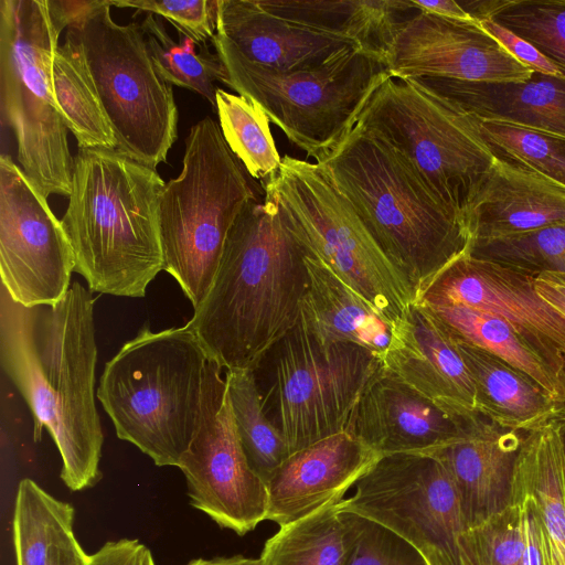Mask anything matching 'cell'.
Instances as JSON below:
<instances>
[{
    "instance_id": "cell-1",
    "label": "cell",
    "mask_w": 565,
    "mask_h": 565,
    "mask_svg": "<svg viewBox=\"0 0 565 565\" xmlns=\"http://www.w3.org/2000/svg\"><path fill=\"white\" fill-rule=\"evenodd\" d=\"M93 292L74 281L55 305L25 307L0 287V361L29 405L34 441L45 428L72 491L95 486L104 435L95 398Z\"/></svg>"
},
{
    "instance_id": "cell-2",
    "label": "cell",
    "mask_w": 565,
    "mask_h": 565,
    "mask_svg": "<svg viewBox=\"0 0 565 565\" xmlns=\"http://www.w3.org/2000/svg\"><path fill=\"white\" fill-rule=\"evenodd\" d=\"M302 246L267 193L235 220L213 281L186 326L223 370H255L297 324L307 290Z\"/></svg>"
},
{
    "instance_id": "cell-3",
    "label": "cell",
    "mask_w": 565,
    "mask_h": 565,
    "mask_svg": "<svg viewBox=\"0 0 565 565\" xmlns=\"http://www.w3.org/2000/svg\"><path fill=\"white\" fill-rule=\"evenodd\" d=\"M156 169L117 148L78 147L61 222L92 292L141 298L163 269Z\"/></svg>"
},
{
    "instance_id": "cell-4",
    "label": "cell",
    "mask_w": 565,
    "mask_h": 565,
    "mask_svg": "<svg viewBox=\"0 0 565 565\" xmlns=\"http://www.w3.org/2000/svg\"><path fill=\"white\" fill-rule=\"evenodd\" d=\"M321 166L417 297L450 264L470 255V232L384 140L355 126Z\"/></svg>"
},
{
    "instance_id": "cell-5",
    "label": "cell",
    "mask_w": 565,
    "mask_h": 565,
    "mask_svg": "<svg viewBox=\"0 0 565 565\" xmlns=\"http://www.w3.org/2000/svg\"><path fill=\"white\" fill-rule=\"evenodd\" d=\"M209 356L185 324L143 327L105 364L96 392L117 437L179 467L198 429Z\"/></svg>"
},
{
    "instance_id": "cell-6",
    "label": "cell",
    "mask_w": 565,
    "mask_h": 565,
    "mask_svg": "<svg viewBox=\"0 0 565 565\" xmlns=\"http://www.w3.org/2000/svg\"><path fill=\"white\" fill-rule=\"evenodd\" d=\"M66 29L50 0H0V114L21 169L47 198H68L74 157L56 105L52 66Z\"/></svg>"
},
{
    "instance_id": "cell-7",
    "label": "cell",
    "mask_w": 565,
    "mask_h": 565,
    "mask_svg": "<svg viewBox=\"0 0 565 565\" xmlns=\"http://www.w3.org/2000/svg\"><path fill=\"white\" fill-rule=\"evenodd\" d=\"M184 150L180 174L162 189L159 220L163 270L195 308L213 281L235 220L257 198L211 117L190 128Z\"/></svg>"
},
{
    "instance_id": "cell-8",
    "label": "cell",
    "mask_w": 565,
    "mask_h": 565,
    "mask_svg": "<svg viewBox=\"0 0 565 565\" xmlns=\"http://www.w3.org/2000/svg\"><path fill=\"white\" fill-rule=\"evenodd\" d=\"M215 54L225 85L255 102L290 142L324 163L356 126L359 117L391 76L386 62L356 46L320 65L278 71L224 49Z\"/></svg>"
},
{
    "instance_id": "cell-9",
    "label": "cell",
    "mask_w": 565,
    "mask_h": 565,
    "mask_svg": "<svg viewBox=\"0 0 565 565\" xmlns=\"http://www.w3.org/2000/svg\"><path fill=\"white\" fill-rule=\"evenodd\" d=\"M307 256L322 262L391 326L417 300L349 201L319 163L284 156L264 182Z\"/></svg>"
},
{
    "instance_id": "cell-10",
    "label": "cell",
    "mask_w": 565,
    "mask_h": 565,
    "mask_svg": "<svg viewBox=\"0 0 565 565\" xmlns=\"http://www.w3.org/2000/svg\"><path fill=\"white\" fill-rule=\"evenodd\" d=\"M356 127L404 157L439 204L468 230L470 205L497 160L470 115L416 79L390 77Z\"/></svg>"
},
{
    "instance_id": "cell-11",
    "label": "cell",
    "mask_w": 565,
    "mask_h": 565,
    "mask_svg": "<svg viewBox=\"0 0 565 565\" xmlns=\"http://www.w3.org/2000/svg\"><path fill=\"white\" fill-rule=\"evenodd\" d=\"M109 0H92L67 26L81 47L117 149L156 169L178 137L172 85L157 71L141 24L117 23Z\"/></svg>"
},
{
    "instance_id": "cell-12",
    "label": "cell",
    "mask_w": 565,
    "mask_h": 565,
    "mask_svg": "<svg viewBox=\"0 0 565 565\" xmlns=\"http://www.w3.org/2000/svg\"><path fill=\"white\" fill-rule=\"evenodd\" d=\"M271 386L264 403L291 455L347 431L365 385L380 359L353 343L322 344L301 315L274 348Z\"/></svg>"
},
{
    "instance_id": "cell-13",
    "label": "cell",
    "mask_w": 565,
    "mask_h": 565,
    "mask_svg": "<svg viewBox=\"0 0 565 565\" xmlns=\"http://www.w3.org/2000/svg\"><path fill=\"white\" fill-rule=\"evenodd\" d=\"M341 501L344 511L397 534L429 565H461L458 537L466 531L456 487L445 467L422 452L383 455Z\"/></svg>"
},
{
    "instance_id": "cell-14",
    "label": "cell",
    "mask_w": 565,
    "mask_h": 565,
    "mask_svg": "<svg viewBox=\"0 0 565 565\" xmlns=\"http://www.w3.org/2000/svg\"><path fill=\"white\" fill-rule=\"evenodd\" d=\"M222 371L209 359L200 422L178 468L191 505L221 527L245 535L266 520L268 493L244 454Z\"/></svg>"
},
{
    "instance_id": "cell-15",
    "label": "cell",
    "mask_w": 565,
    "mask_h": 565,
    "mask_svg": "<svg viewBox=\"0 0 565 565\" xmlns=\"http://www.w3.org/2000/svg\"><path fill=\"white\" fill-rule=\"evenodd\" d=\"M46 199L10 156L1 154V286L25 307L61 301L75 271L73 248Z\"/></svg>"
},
{
    "instance_id": "cell-16",
    "label": "cell",
    "mask_w": 565,
    "mask_h": 565,
    "mask_svg": "<svg viewBox=\"0 0 565 565\" xmlns=\"http://www.w3.org/2000/svg\"><path fill=\"white\" fill-rule=\"evenodd\" d=\"M532 275L466 255L418 295L425 306H463L511 324L557 371L565 369V317L542 299Z\"/></svg>"
},
{
    "instance_id": "cell-17",
    "label": "cell",
    "mask_w": 565,
    "mask_h": 565,
    "mask_svg": "<svg viewBox=\"0 0 565 565\" xmlns=\"http://www.w3.org/2000/svg\"><path fill=\"white\" fill-rule=\"evenodd\" d=\"M392 77L523 82L533 70L514 58L476 21L419 11L395 32L385 55Z\"/></svg>"
},
{
    "instance_id": "cell-18",
    "label": "cell",
    "mask_w": 565,
    "mask_h": 565,
    "mask_svg": "<svg viewBox=\"0 0 565 565\" xmlns=\"http://www.w3.org/2000/svg\"><path fill=\"white\" fill-rule=\"evenodd\" d=\"M381 366L445 412L477 413L475 385L448 328L425 306L414 302L391 329Z\"/></svg>"
},
{
    "instance_id": "cell-19",
    "label": "cell",
    "mask_w": 565,
    "mask_h": 565,
    "mask_svg": "<svg viewBox=\"0 0 565 565\" xmlns=\"http://www.w3.org/2000/svg\"><path fill=\"white\" fill-rule=\"evenodd\" d=\"M527 431L504 428L479 413L462 418L454 441L429 450L449 473L466 530L513 504L516 461Z\"/></svg>"
},
{
    "instance_id": "cell-20",
    "label": "cell",
    "mask_w": 565,
    "mask_h": 565,
    "mask_svg": "<svg viewBox=\"0 0 565 565\" xmlns=\"http://www.w3.org/2000/svg\"><path fill=\"white\" fill-rule=\"evenodd\" d=\"M381 457L349 430L289 455L266 482V520L284 526L342 501Z\"/></svg>"
},
{
    "instance_id": "cell-21",
    "label": "cell",
    "mask_w": 565,
    "mask_h": 565,
    "mask_svg": "<svg viewBox=\"0 0 565 565\" xmlns=\"http://www.w3.org/2000/svg\"><path fill=\"white\" fill-rule=\"evenodd\" d=\"M462 418L380 365L359 397L348 430L382 456L427 452L458 438Z\"/></svg>"
},
{
    "instance_id": "cell-22",
    "label": "cell",
    "mask_w": 565,
    "mask_h": 565,
    "mask_svg": "<svg viewBox=\"0 0 565 565\" xmlns=\"http://www.w3.org/2000/svg\"><path fill=\"white\" fill-rule=\"evenodd\" d=\"M214 49L256 65L296 71L322 64L352 42L277 17L257 0H217ZM358 47V46H356Z\"/></svg>"
},
{
    "instance_id": "cell-23",
    "label": "cell",
    "mask_w": 565,
    "mask_h": 565,
    "mask_svg": "<svg viewBox=\"0 0 565 565\" xmlns=\"http://www.w3.org/2000/svg\"><path fill=\"white\" fill-rule=\"evenodd\" d=\"M565 224V188L519 162L497 157L467 215L475 241Z\"/></svg>"
},
{
    "instance_id": "cell-24",
    "label": "cell",
    "mask_w": 565,
    "mask_h": 565,
    "mask_svg": "<svg viewBox=\"0 0 565 565\" xmlns=\"http://www.w3.org/2000/svg\"><path fill=\"white\" fill-rule=\"evenodd\" d=\"M473 118L498 121L565 139V78L540 72L523 82L417 78Z\"/></svg>"
},
{
    "instance_id": "cell-25",
    "label": "cell",
    "mask_w": 565,
    "mask_h": 565,
    "mask_svg": "<svg viewBox=\"0 0 565 565\" xmlns=\"http://www.w3.org/2000/svg\"><path fill=\"white\" fill-rule=\"evenodd\" d=\"M307 290L301 317L322 344L353 343L379 359L391 340V326L322 262L306 256Z\"/></svg>"
},
{
    "instance_id": "cell-26",
    "label": "cell",
    "mask_w": 565,
    "mask_h": 565,
    "mask_svg": "<svg viewBox=\"0 0 565 565\" xmlns=\"http://www.w3.org/2000/svg\"><path fill=\"white\" fill-rule=\"evenodd\" d=\"M266 11L385 55L398 26L419 12L413 0H257Z\"/></svg>"
},
{
    "instance_id": "cell-27",
    "label": "cell",
    "mask_w": 565,
    "mask_h": 565,
    "mask_svg": "<svg viewBox=\"0 0 565 565\" xmlns=\"http://www.w3.org/2000/svg\"><path fill=\"white\" fill-rule=\"evenodd\" d=\"M455 339L473 381L477 413L518 431L552 422L556 401L535 380L490 352Z\"/></svg>"
},
{
    "instance_id": "cell-28",
    "label": "cell",
    "mask_w": 565,
    "mask_h": 565,
    "mask_svg": "<svg viewBox=\"0 0 565 565\" xmlns=\"http://www.w3.org/2000/svg\"><path fill=\"white\" fill-rule=\"evenodd\" d=\"M514 488L533 502L545 565H565V462L557 422L525 434Z\"/></svg>"
},
{
    "instance_id": "cell-29",
    "label": "cell",
    "mask_w": 565,
    "mask_h": 565,
    "mask_svg": "<svg viewBox=\"0 0 565 565\" xmlns=\"http://www.w3.org/2000/svg\"><path fill=\"white\" fill-rule=\"evenodd\" d=\"M425 306V305H423ZM465 342L483 349L526 373L557 402L565 395V373L554 369L511 324L463 306H425Z\"/></svg>"
},
{
    "instance_id": "cell-30",
    "label": "cell",
    "mask_w": 565,
    "mask_h": 565,
    "mask_svg": "<svg viewBox=\"0 0 565 565\" xmlns=\"http://www.w3.org/2000/svg\"><path fill=\"white\" fill-rule=\"evenodd\" d=\"M352 540V514L340 501L280 526L259 558L263 565H344Z\"/></svg>"
},
{
    "instance_id": "cell-31",
    "label": "cell",
    "mask_w": 565,
    "mask_h": 565,
    "mask_svg": "<svg viewBox=\"0 0 565 565\" xmlns=\"http://www.w3.org/2000/svg\"><path fill=\"white\" fill-rule=\"evenodd\" d=\"M52 84L56 105L78 147L117 148L84 54L67 35L54 54Z\"/></svg>"
},
{
    "instance_id": "cell-32",
    "label": "cell",
    "mask_w": 565,
    "mask_h": 565,
    "mask_svg": "<svg viewBox=\"0 0 565 565\" xmlns=\"http://www.w3.org/2000/svg\"><path fill=\"white\" fill-rule=\"evenodd\" d=\"M75 510L35 481L19 482L13 511V545L17 565H49L58 550L76 540Z\"/></svg>"
},
{
    "instance_id": "cell-33",
    "label": "cell",
    "mask_w": 565,
    "mask_h": 565,
    "mask_svg": "<svg viewBox=\"0 0 565 565\" xmlns=\"http://www.w3.org/2000/svg\"><path fill=\"white\" fill-rule=\"evenodd\" d=\"M232 412L244 454L266 483L289 456L285 439L265 412L253 370L225 372Z\"/></svg>"
},
{
    "instance_id": "cell-34",
    "label": "cell",
    "mask_w": 565,
    "mask_h": 565,
    "mask_svg": "<svg viewBox=\"0 0 565 565\" xmlns=\"http://www.w3.org/2000/svg\"><path fill=\"white\" fill-rule=\"evenodd\" d=\"M215 109L224 140L254 179L267 181L279 170L278 153L267 114L258 104L217 88Z\"/></svg>"
},
{
    "instance_id": "cell-35",
    "label": "cell",
    "mask_w": 565,
    "mask_h": 565,
    "mask_svg": "<svg viewBox=\"0 0 565 565\" xmlns=\"http://www.w3.org/2000/svg\"><path fill=\"white\" fill-rule=\"evenodd\" d=\"M141 29L152 62L162 78L171 85L198 93L215 107V83L226 82L217 55L210 53L206 47L198 52L195 47L199 43L189 36L181 38V43H177L156 14L148 13Z\"/></svg>"
},
{
    "instance_id": "cell-36",
    "label": "cell",
    "mask_w": 565,
    "mask_h": 565,
    "mask_svg": "<svg viewBox=\"0 0 565 565\" xmlns=\"http://www.w3.org/2000/svg\"><path fill=\"white\" fill-rule=\"evenodd\" d=\"M470 255L532 276L565 270V224L475 241Z\"/></svg>"
},
{
    "instance_id": "cell-37",
    "label": "cell",
    "mask_w": 565,
    "mask_h": 565,
    "mask_svg": "<svg viewBox=\"0 0 565 565\" xmlns=\"http://www.w3.org/2000/svg\"><path fill=\"white\" fill-rule=\"evenodd\" d=\"M473 120L497 157L519 162L565 188L564 138L498 121Z\"/></svg>"
},
{
    "instance_id": "cell-38",
    "label": "cell",
    "mask_w": 565,
    "mask_h": 565,
    "mask_svg": "<svg viewBox=\"0 0 565 565\" xmlns=\"http://www.w3.org/2000/svg\"><path fill=\"white\" fill-rule=\"evenodd\" d=\"M491 20L531 43L565 78V0H505Z\"/></svg>"
},
{
    "instance_id": "cell-39",
    "label": "cell",
    "mask_w": 565,
    "mask_h": 565,
    "mask_svg": "<svg viewBox=\"0 0 565 565\" xmlns=\"http://www.w3.org/2000/svg\"><path fill=\"white\" fill-rule=\"evenodd\" d=\"M458 547L461 565H525L521 504L513 502L501 513L463 531Z\"/></svg>"
},
{
    "instance_id": "cell-40",
    "label": "cell",
    "mask_w": 565,
    "mask_h": 565,
    "mask_svg": "<svg viewBox=\"0 0 565 565\" xmlns=\"http://www.w3.org/2000/svg\"><path fill=\"white\" fill-rule=\"evenodd\" d=\"M353 540L344 565H429L411 543L381 524L351 512Z\"/></svg>"
},
{
    "instance_id": "cell-41",
    "label": "cell",
    "mask_w": 565,
    "mask_h": 565,
    "mask_svg": "<svg viewBox=\"0 0 565 565\" xmlns=\"http://www.w3.org/2000/svg\"><path fill=\"white\" fill-rule=\"evenodd\" d=\"M111 7L147 11L167 19L184 36L199 44L212 40L216 31L217 0H109Z\"/></svg>"
},
{
    "instance_id": "cell-42",
    "label": "cell",
    "mask_w": 565,
    "mask_h": 565,
    "mask_svg": "<svg viewBox=\"0 0 565 565\" xmlns=\"http://www.w3.org/2000/svg\"><path fill=\"white\" fill-rule=\"evenodd\" d=\"M479 23L508 53L525 66L542 74L562 76L557 68L524 39L491 19Z\"/></svg>"
},
{
    "instance_id": "cell-43",
    "label": "cell",
    "mask_w": 565,
    "mask_h": 565,
    "mask_svg": "<svg viewBox=\"0 0 565 565\" xmlns=\"http://www.w3.org/2000/svg\"><path fill=\"white\" fill-rule=\"evenodd\" d=\"M147 550L134 539L109 541L90 555V565H142Z\"/></svg>"
},
{
    "instance_id": "cell-44",
    "label": "cell",
    "mask_w": 565,
    "mask_h": 565,
    "mask_svg": "<svg viewBox=\"0 0 565 565\" xmlns=\"http://www.w3.org/2000/svg\"><path fill=\"white\" fill-rule=\"evenodd\" d=\"M533 285L539 296L565 317V270L537 274Z\"/></svg>"
},
{
    "instance_id": "cell-45",
    "label": "cell",
    "mask_w": 565,
    "mask_h": 565,
    "mask_svg": "<svg viewBox=\"0 0 565 565\" xmlns=\"http://www.w3.org/2000/svg\"><path fill=\"white\" fill-rule=\"evenodd\" d=\"M413 3L417 9L424 12L433 13L439 17L455 19V20H463V21H475L460 6L459 2L454 0H434V1H422V0H413Z\"/></svg>"
},
{
    "instance_id": "cell-46",
    "label": "cell",
    "mask_w": 565,
    "mask_h": 565,
    "mask_svg": "<svg viewBox=\"0 0 565 565\" xmlns=\"http://www.w3.org/2000/svg\"><path fill=\"white\" fill-rule=\"evenodd\" d=\"M49 565H90V555H87L77 540L57 551Z\"/></svg>"
},
{
    "instance_id": "cell-47",
    "label": "cell",
    "mask_w": 565,
    "mask_h": 565,
    "mask_svg": "<svg viewBox=\"0 0 565 565\" xmlns=\"http://www.w3.org/2000/svg\"><path fill=\"white\" fill-rule=\"evenodd\" d=\"M186 565H263L260 558H249L243 555H234L230 557H214V558H196L189 562Z\"/></svg>"
},
{
    "instance_id": "cell-48",
    "label": "cell",
    "mask_w": 565,
    "mask_h": 565,
    "mask_svg": "<svg viewBox=\"0 0 565 565\" xmlns=\"http://www.w3.org/2000/svg\"><path fill=\"white\" fill-rule=\"evenodd\" d=\"M564 373H565V369H564ZM552 422L565 423V395L559 402L556 403V409H555Z\"/></svg>"
},
{
    "instance_id": "cell-49",
    "label": "cell",
    "mask_w": 565,
    "mask_h": 565,
    "mask_svg": "<svg viewBox=\"0 0 565 565\" xmlns=\"http://www.w3.org/2000/svg\"><path fill=\"white\" fill-rule=\"evenodd\" d=\"M558 424H559V433H561V440H562L564 462H565V423H558Z\"/></svg>"
},
{
    "instance_id": "cell-50",
    "label": "cell",
    "mask_w": 565,
    "mask_h": 565,
    "mask_svg": "<svg viewBox=\"0 0 565 565\" xmlns=\"http://www.w3.org/2000/svg\"><path fill=\"white\" fill-rule=\"evenodd\" d=\"M142 565H156L154 561H153V557H152V554H151L149 548L146 551V554H145V557H143V561H142Z\"/></svg>"
}]
</instances>
